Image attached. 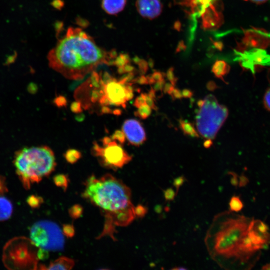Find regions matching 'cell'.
Returning a JSON list of instances; mask_svg holds the SVG:
<instances>
[{"mask_svg": "<svg viewBox=\"0 0 270 270\" xmlns=\"http://www.w3.org/2000/svg\"><path fill=\"white\" fill-rule=\"evenodd\" d=\"M113 54L98 46L80 28H70L64 36L50 50L48 64L65 78L79 80L98 66L112 62Z\"/></svg>", "mask_w": 270, "mask_h": 270, "instance_id": "6da1fadb", "label": "cell"}, {"mask_svg": "<svg viewBox=\"0 0 270 270\" xmlns=\"http://www.w3.org/2000/svg\"><path fill=\"white\" fill-rule=\"evenodd\" d=\"M84 184L82 197L98 207L104 218V228L96 239L108 236L116 240V227L127 226L136 217L130 188L109 174L100 178L92 174Z\"/></svg>", "mask_w": 270, "mask_h": 270, "instance_id": "7a4b0ae2", "label": "cell"}, {"mask_svg": "<svg viewBox=\"0 0 270 270\" xmlns=\"http://www.w3.org/2000/svg\"><path fill=\"white\" fill-rule=\"evenodd\" d=\"M248 224L244 216H234L229 212L216 216L206 240L212 258L217 262L231 258L236 260L238 246Z\"/></svg>", "mask_w": 270, "mask_h": 270, "instance_id": "3957f363", "label": "cell"}, {"mask_svg": "<svg viewBox=\"0 0 270 270\" xmlns=\"http://www.w3.org/2000/svg\"><path fill=\"white\" fill-rule=\"evenodd\" d=\"M14 164L18 175L27 188L50 174L56 166L54 153L46 146L19 150L15 154Z\"/></svg>", "mask_w": 270, "mask_h": 270, "instance_id": "277c9868", "label": "cell"}, {"mask_svg": "<svg viewBox=\"0 0 270 270\" xmlns=\"http://www.w3.org/2000/svg\"><path fill=\"white\" fill-rule=\"evenodd\" d=\"M204 100L196 116V127L202 136L214 139L228 117V110L213 95H208Z\"/></svg>", "mask_w": 270, "mask_h": 270, "instance_id": "5b68a950", "label": "cell"}, {"mask_svg": "<svg viewBox=\"0 0 270 270\" xmlns=\"http://www.w3.org/2000/svg\"><path fill=\"white\" fill-rule=\"evenodd\" d=\"M30 236L32 242L40 248L48 251L64 249V234L52 222L44 220L36 222L30 229Z\"/></svg>", "mask_w": 270, "mask_h": 270, "instance_id": "8992f818", "label": "cell"}, {"mask_svg": "<svg viewBox=\"0 0 270 270\" xmlns=\"http://www.w3.org/2000/svg\"><path fill=\"white\" fill-rule=\"evenodd\" d=\"M100 147L96 142L92 148L94 154L100 158L101 163L104 166L112 169L121 168L132 159L115 140L111 141L108 145Z\"/></svg>", "mask_w": 270, "mask_h": 270, "instance_id": "52a82bcc", "label": "cell"}, {"mask_svg": "<svg viewBox=\"0 0 270 270\" xmlns=\"http://www.w3.org/2000/svg\"><path fill=\"white\" fill-rule=\"evenodd\" d=\"M246 234L260 250L270 243V233L268 226L260 220H252L249 222Z\"/></svg>", "mask_w": 270, "mask_h": 270, "instance_id": "ba28073f", "label": "cell"}, {"mask_svg": "<svg viewBox=\"0 0 270 270\" xmlns=\"http://www.w3.org/2000/svg\"><path fill=\"white\" fill-rule=\"evenodd\" d=\"M124 84L120 81L116 82L112 78L106 84L101 86L103 87L104 94L108 98L110 104L122 106L125 108V103L127 101V90Z\"/></svg>", "mask_w": 270, "mask_h": 270, "instance_id": "9c48e42d", "label": "cell"}, {"mask_svg": "<svg viewBox=\"0 0 270 270\" xmlns=\"http://www.w3.org/2000/svg\"><path fill=\"white\" fill-rule=\"evenodd\" d=\"M122 130L130 143L134 146H140L146 140L144 130L136 120H126L122 124Z\"/></svg>", "mask_w": 270, "mask_h": 270, "instance_id": "30bf717a", "label": "cell"}, {"mask_svg": "<svg viewBox=\"0 0 270 270\" xmlns=\"http://www.w3.org/2000/svg\"><path fill=\"white\" fill-rule=\"evenodd\" d=\"M136 6L141 16L151 19L158 16L162 8L160 0H137Z\"/></svg>", "mask_w": 270, "mask_h": 270, "instance_id": "8fae6325", "label": "cell"}, {"mask_svg": "<svg viewBox=\"0 0 270 270\" xmlns=\"http://www.w3.org/2000/svg\"><path fill=\"white\" fill-rule=\"evenodd\" d=\"M126 2V0H102V6L108 14H116L124 8Z\"/></svg>", "mask_w": 270, "mask_h": 270, "instance_id": "7c38bea8", "label": "cell"}, {"mask_svg": "<svg viewBox=\"0 0 270 270\" xmlns=\"http://www.w3.org/2000/svg\"><path fill=\"white\" fill-rule=\"evenodd\" d=\"M74 266V261L72 259L66 256H61L52 262L46 269L70 270Z\"/></svg>", "mask_w": 270, "mask_h": 270, "instance_id": "4fadbf2b", "label": "cell"}, {"mask_svg": "<svg viewBox=\"0 0 270 270\" xmlns=\"http://www.w3.org/2000/svg\"><path fill=\"white\" fill-rule=\"evenodd\" d=\"M12 206L11 202L6 198L0 197V220L8 218L12 215Z\"/></svg>", "mask_w": 270, "mask_h": 270, "instance_id": "5bb4252c", "label": "cell"}, {"mask_svg": "<svg viewBox=\"0 0 270 270\" xmlns=\"http://www.w3.org/2000/svg\"><path fill=\"white\" fill-rule=\"evenodd\" d=\"M230 70V67L228 64L224 61H216L213 65L212 72L215 76L218 78H220L224 82L225 81L223 76L227 74Z\"/></svg>", "mask_w": 270, "mask_h": 270, "instance_id": "9a60e30c", "label": "cell"}, {"mask_svg": "<svg viewBox=\"0 0 270 270\" xmlns=\"http://www.w3.org/2000/svg\"><path fill=\"white\" fill-rule=\"evenodd\" d=\"M179 123L180 128L184 134L194 138L199 137L198 134L192 123L182 119L180 120Z\"/></svg>", "mask_w": 270, "mask_h": 270, "instance_id": "2e32d148", "label": "cell"}, {"mask_svg": "<svg viewBox=\"0 0 270 270\" xmlns=\"http://www.w3.org/2000/svg\"><path fill=\"white\" fill-rule=\"evenodd\" d=\"M82 156L80 152L75 149H68L64 154V157L66 160L71 164L77 162Z\"/></svg>", "mask_w": 270, "mask_h": 270, "instance_id": "e0dca14e", "label": "cell"}, {"mask_svg": "<svg viewBox=\"0 0 270 270\" xmlns=\"http://www.w3.org/2000/svg\"><path fill=\"white\" fill-rule=\"evenodd\" d=\"M230 210L232 212H240L244 208V204L238 196H232L229 202Z\"/></svg>", "mask_w": 270, "mask_h": 270, "instance_id": "ac0fdd59", "label": "cell"}, {"mask_svg": "<svg viewBox=\"0 0 270 270\" xmlns=\"http://www.w3.org/2000/svg\"><path fill=\"white\" fill-rule=\"evenodd\" d=\"M54 182L55 184L62 188L64 191L67 190L69 180L68 176L64 174H59L54 177Z\"/></svg>", "mask_w": 270, "mask_h": 270, "instance_id": "d6986e66", "label": "cell"}, {"mask_svg": "<svg viewBox=\"0 0 270 270\" xmlns=\"http://www.w3.org/2000/svg\"><path fill=\"white\" fill-rule=\"evenodd\" d=\"M152 113V108L146 104L138 108V110L135 112L136 116L142 119L147 118Z\"/></svg>", "mask_w": 270, "mask_h": 270, "instance_id": "ffe728a7", "label": "cell"}, {"mask_svg": "<svg viewBox=\"0 0 270 270\" xmlns=\"http://www.w3.org/2000/svg\"><path fill=\"white\" fill-rule=\"evenodd\" d=\"M83 211L84 209L82 206L76 204L69 208L68 212L72 218L78 219L82 216Z\"/></svg>", "mask_w": 270, "mask_h": 270, "instance_id": "44dd1931", "label": "cell"}, {"mask_svg": "<svg viewBox=\"0 0 270 270\" xmlns=\"http://www.w3.org/2000/svg\"><path fill=\"white\" fill-rule=\"evenodd\" d=\"M147 78L149 84H154L156 82L164 80V75L159 72H156L151 76H148Z\"/></svg>", "mask_w": 270, "mask_h": 270, "instance_id": "7402d4cb", "label": "cell"}, {"mask_svg": "<svg viewBox=\"0 0 270 270\" xmlns=\"http://www.w3.org/2000/svg\"><path fill=\"white\" fill-rule=\"evenodd\" d=\"M62 232L66 236L71 238L74 236L75 230L74 226L70 224H65L62 226Z\"/></svg>", "mask_w": 270, "mask_h": 270, "instance_id": "603a6c76", "label": "cell"}, {"mask_svg": "<svg viewBox=\"0 0 270 270\" xmlns=\"http://www.w3.org/2000/svg\"><path fill=\"white\" fill-rule=\"evenodd\" d=\"M148 211V208L141 204H139L134 207L135 216L138 218H144L147 214Z\"/></svg>", "mask_w": 270, "mask_h": 270, "instance_id": "cb8c5ba5", "label": "cell"}, {"mask_svg": "<svg viewBox=\"0 0 270 270\" xmlns=\"http://www.w3.org/2000/svg\"><path fill=\"white\" fill-rule=\"evenodd\" d=\"M163 193L165 200L168 202L173 200L177 194L176 192L172 188L164 190Z\"/></svg>", "mask_w": 270, "mask_h": 270, "instance_id": "d4e9b609", "label": "cell"}, {"mask_svg": "<svg viewBox=\"0 0 270 270\" xmlns=\"http://www.w3.org/2000/svg\"><path fill=\"white\" fill-rule=\"evenodd\" d=\"M112 139L117 140L120 144H124L125 142L126 136L122 130H116L112 136Z\"/></svg>", "mask_w": 270, "mask_h": 270, "instance_id": "484cf974", "label": "cell"}, {"mask_svg": "<svg viewBox=\"0 0 270 270\" xmlns=\"http://www.w3.org/2000/svg\"><path fill=\"white\" fill-rule=\"evenodd\" d=\"M186 180L184 176H180L174 178L173 180L172 184L176 189V193L178 194L180 188L182 186Z\"/></svg>", "mask_w": 270, "mask_h": 270, "instance_id": "4316f807", "label": "cell"}, {"mask_svg": "<svg viewBox=\"0 0 270 270\" xmlns=\"http://www.w3.org/2000/svg\"><path fill=\"white\" fill-rule=\"evenodd\" d=\"M91 83L92 86L96 88H99L101 86V80L98 74L93 71L90 77Z\"/></svg>", "mask_w": 270, "mask_h": 270, "instance_id": "83f0119b", "label": "cell"}, {"mask_svg": "<svg viewBox=\"0 0 270 270\" xmlns=\"http://www.w3.org/2000/svg\"><path fill=\"white\" fill-rule=\"evenodd\" d=\"M166 77L170 82L174 86H176L178 78L175 76L172 68H170L166 73Z\"/></svg>", "mask_w": 270, "mask_h": 270, "instance_id": "f1b7e54d", "label": "cell"}, {"mask_svg": "<svg viewBox=\"0 0 270 270\" xmlns=\"http://www.w3.org/2000/svg\"><path fill=\"white\" fill-rule=\"evenodd\" d=\"M70 110L76 114L80 113L82 112L81 103L80 102L76 101L72 102L70 104Z\"/></svg>", "mask_w": 270, "mask_h": 270, "instance_id": "f546056e", "label": "cell"}, {"mask_svg": "<svg viewBox=\"0 0 270 270\" xmlns=\"http://www.w3.org/2000/svg\"><path fill=\"white\" fill-rule=\"evenodd\" d=\"M144 95L146 104L150 107L152 109L156 110L158 108L154 104V100L148 94H144Z\"/></svg>", "mask_w": 270, "mask_h": 270, "instance_id": "4dcf8cb0", "label": "cell"}, {"mask_svg": "<svg viewBox=\"0 0 270 270\" xmlns=\"http://www.w3.org/2000/svg\"><path fill=\"white\" fill-rule=\"evenodd\" d=\"M264 103L265 108L270 111V88L266 90L264 94Z\"/></svg>", "mask_w": 270, "mask_h": 270, "instance_id": "1f68e13d", "label": "cell"}, {"mask_svg": "<svg viewBox=\"0 0 270 270\" xmlns=\"http://www.w3.org/2000/svg\"><path fill=\"white\" fill-rule=\"evenodd\" d=\"M228 174L232 176L230 180L232 185L236 188L238 187V186L239 180L237 174L232 172H229Z\"/></svg>", "mask_w": 270, "mask_h": 270, "instance_id": "d6a6232c", "label": "cell"}, {"mask_svg": "<svg viewBox=\"0 0 270 270\" xmlns=\"http://www.w3.org/2000/svg\"><path fill=\"white\" fill-rule=\"evenodd\" d=\"M146 104V103L144 94H142L140 96H139L136 98L134 105L136 107L138 108L144 104Z\"/></svg>", "mask_w": 270, "mask_h": 270, "instance_id": "836d02e7", "label": "cell"}, {"mask_svg": "<svg viewBox=\"0 0 270 270\" xmlns=\"http://www.w3.org/2000/svg\"><path fill=\"white\" fill-rule=\"evenodd\" d=\"M54 102L58 106H64L66 104V100L64 96H60L56 98Z\"/></svg>", "mask_w": 270, "mask_h": 270, "instance_id": "e575fe53", "label": "cell"}, {"mask_svg": "<svg viewBox=\"0 0 270 270\" xmlns=\"http://www.w3.org/2000/svg\"><path fill=\"white\" fill-rule=\"evenodd\" d=\"M42 202V200L40 198L34 196H32V198H30V200L29 201V203L32 206L34 207L38 206Z\"/></svg>", "mask_w": 270, "mask_h": 270, "instance_id": "d590c367", "label": "cell"}, {"mask_svg": "<svg viewBox=\"0 0 270 270\" xmlns=\"http://www.w3.org/2000/svg\"><path fill=\"white\" fill-rule=\"evenodd\" d=\"M174 88V86L171 83H166L164 84L163 90L164 93L170 95Z\"/></svg>", "mask_w": 270, "mask_h": 270, "instance_id": "8d00e7d4", "label": "cell"}, {"mask_svg": "<svg viewBox=\"0 0 270 270\" xmlns=\"http://www.w3.org/2000/svg\"><path fill=\"white\" fill-rule=\"evenodd\" d=\"M172 99H181L182 98V92L178 88H174L170 94Z\"/></svg>", "mask_w": 270, "mask_h": 270, "instance_id": "74e56055", "label": "cell"}, {"mask_svg": "<svg viewBox=\"0 0 270 270\" xmlns=\"http://www.w3.org/2000/svg\"><path fill=\"white\" fill-rule=\"evenodd\" d=\"M164 84H165L164 80L160 81V82H156L154 84V86L152 88L155 91H158V90L162 91V90H163V88H164Z\"/></svg>", "mask_w": 270, "mask_h": 270, "instance_id": "f35d334b", "label": "cell"}, {"mask_svg": "<svg viewBox=\"0 0 270 270\" xmlns=\"http://www.w3.org/2000/svg\"><path fill=\"white\" fill-rule=\"evenodd\" d=\"M238 186L242 187L245 186L248 182V178L244 175H241L239 177Z\"/></svg>", "mask_w": 270, "mask_h": 270, "instance_id": "ab89813d", "label": "cell"}, {"mask_svg": "<svg viewBox=\"0 0 270 270\" xmlns=\"http://www.w3.org/2000/svg\"><path fill=\"white\" fill-rule=\"evenodd\" d=\"M182 98H190L193 95L192 91L188 89H184L182 92Z\"/></svg>", "mask_w": 270, "mask_h": 270, "instance_id": "60d3db41", "label": "cell"}, {"mask_svg": "<svg viewBox=\"0 0 270 270\" xmlns=\"http://www.w3.org/2000/svg\"><path fill=\"white\" fill-rule=\"evenodd\" d=\"M136 82L141 84H148L147 76L146 77L144 76H142L138 78L136 80Z\"/></svg>", "mask_w": 270, "mask_h": 270, "instance_id": "b9f144b4", "label": "cell"}, {"mask_svg": "<svg viewBox=\"0 0 270 270\" xmlns=\"http://www.w3.org/2000/svg\"><path fill=\"white\" fill-rule=\"evenodd\" d=\"M206 88L208 90L214 91L217 88L216 84L212 81L208 82L206 84Z\"/></svg>", "mask_w": 270, "mask_h": 270, "instance_id": "7bdbcfd3", "label": "cell"}, {"mask_svg": "<svg viewBox=\"0 0 270 270\" xmlns=\"http://www.w3.org/2000/svg\"><path fill=\"white\" fill-rule=\"evenodd\" d=\"M212 139L210 138H207L204 142V146L206 148H210L212 146Z\"/></svg>", "mask_w": 270, "mask_h": 270, "instance_id": "ee69618b", "label": "cell"}, {"mask_svg": "<svg viewBox=\"0 0 270 270\" xmlns=\"http://www.w3.org/2000/svg\"><path fill=\"white\" fill-rule=\"evenodd\" d=\"M162 205L158 204L155 206L154 211L158 214H160L162 211Z\"/></svg>", "mask_w": 270, "mask_h": 270, "instance_id": "f6af8a7d", "label": "cell"}, {"mask_svg": "<svg viewBox=\"0 0 270 270\" xmlns=\"http://www.w3.org/2000/svg\"><path fill=\"white\" fill-rule=\"evenodd\" d=\"M148 95L154 100H156V91L152 88L149 91Z\"/></svg>", "mask_w": 270, "mask_h": 270, "instance_id": "bcb514c9", "label": "cell"}, {"mask_svg": "<svg viewBox=\"0 0 270 270\" xmlns=\"http://www.w3.org/2000/svg\"><path fill=\"white\" fill-rule=\"evenodd\" d=\"M112 140V138L107 136L104 137L102 140V143L104 146H106V145H108Z\"/></svg>", "mask_w": 270, "mask_h": 270, "instance_id": "7dc6e473", "label": "cell"}, {"mask_svg": "<svg viewBox=\"0 0 270 270\" xmlns=\"http://www.w3.org/2000/svg\"><path fill=\"white\" fill-rule=\"evenodd\" d=\"M102 112L104 114H109L111 112V110L106 106H104L102 108Z\"/></svg>", "mask_w": 270, "mask_h": 270, "instance_id": "c3c4849f", "label": "cell"}, {"mask_svg": "<svg viewBox=\"0 0 270 270\" xmlns=\"http://www.w3.org/2000/svg\"><path fill=\"white\" fill-rule=\"evenodd\" d=\"M245 0L250 1V2H252L256 4H262L266 2L268 0Z\"/></svg>", "mask_w": 270, "mask_h": 270, "instance_id": "681fc988", "label": "cell"}, {"mask_svg": "<svg viewBox=\"0 0 270 270\" xmlns=\"http://www.w3.org/2000/svg\"><path fill=\"white\" fill-rule=\"evenodd\" d=\"M262 269L264 270H270V263L267 264L264 266Z\"/></svg>", "mask_w": 270, "mask_h": 270, "instance_id": "f907efd6", "label": "cell"}, {"mask_svg": "<svg viewBox=\"0 0 270 270\" xmlns=\"http://www.w3.org/2000/svg\"><path fill=\"white\" fill-rule=\"evenodd\" d=\"M204 100H199L198 102V105L199 107H202V106L204 104Z\"/></svg>", "mask_w": 270, "mask_h": 270, "instance_id": "816d5d0a", "label": "cell"}, {"mask_svg": "<svg viewBox=\"0 0 270 270\" xmlns=\"http://www.w3.org/2000/svg\"><path fill=\"white\" fill-rule=\"evenodd\" d=\"M81 118H82V119H84V116L82 115V114H80V115L77 116H76V119L78 120V121H81V120H80Z\"/></svg>", "mask_w": 270, "mask_h": 270, "instance_id": "f5cc1de1", "label": "cell"}, {"mask_svg": "<svg viewBox=\"0 0 270 270\" xmlns=\"http://www.w3.org/2000/svg\"><path fill=\"white\" fill-rule=\"evenodd\" d=\"M114 114H120V110H114Z\"/></svg>", "mask_w": 270, "mask_h": 270, "instance_id": "db71d44e", "label": "cell"}]
</instances>
